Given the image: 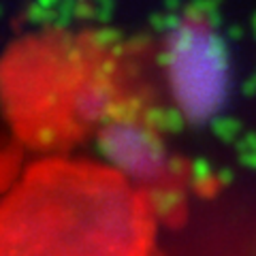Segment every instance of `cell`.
Segmentation results:
<instances>
[{"label": "cell", "mask_w": 256, "mask_h": 256, "mask_svg": "<svg viewBox=\"0 0 256 256\" xmlns=\"http://www.w3.org/2000/svg\"><path fill=\"white\" fill-rule=\"evenodd\" d=\"M148 196L107 164L43 158L0 201V256H152Z\"/></svg>", "instance_id": "6da1fadb"}]
</instances>
